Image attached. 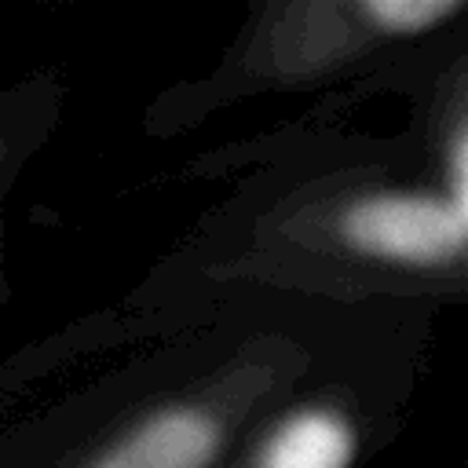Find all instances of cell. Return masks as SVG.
Returning a JSON list of instances; mask_svg holds the SVG:
<instances>
[{"instance_id":"4","label":"cell","mask_w":468,"mask_h":468,"mask_svg":"<svg viewBox=\"0 0 468 468\" xmlns=\"http://www.w3.org/2000/svg\"><path fill=\"white\" fill-rule=\"evenodd\" d=\"M369 80L413 95V128L399 143L468 223V37Z\"/></svg>"},{"instance_id":"3","label":"cell","mask_w":468,"mask_h":468,"mask_svg":"<svg viewBox=\"0 0 468 468\" xmlns=\"http://www.w3.org/2000/svg\"><path fill=\"white\" fill-rule=\"evenodd\" d=\"M431 314L318 373L271 406L227 468H362L410 410Z\"/></svg>"},{"instance_id":"1","label":"cell","mask_w":468,"mask_h":468,"mask_svg":"<svg viewBox=\"0 0 468 468\" xmlns=\"http://www.w3.org/2000/svg\"><path fill=\"white\" fill-rule=\"evenodd\" d=\"M208 307L241 292L336 303L468 300V223L399 139L271 150L205 234Z\"/></svg>"},{"instance_id":"2","label":"cell","mask_w":468,"mask_h":468,"mask_svg":"<svg viewBox=\"0 0 468 468\" xmlns=\"http://www.w3.org/2000/svg\"><path fill=\"white\" fill-rule=\"evenodd\" d=\"M468 37V0H267L252 7L212 102L362 84L406 58Z\"/></svg>"}]
</instances>
